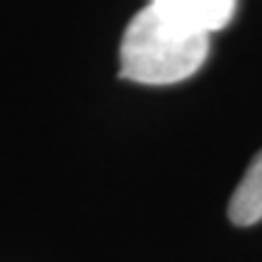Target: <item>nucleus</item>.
I'll list each match as a JSON object with an SVG mask.
<instances>
[{
  "label": "nucleus",
  "instance_id": "7ed1b4c3",
  "mask_svg": "<svg viewBox=\"0 0 262 262\" xmlns=\"http://www.w3.org/2000/svg\"><path fill=\"white\" fill-rule=\"evenodd\" d=\"M228 219L235 226H253L262 221V150L255 153L253 163L248 165L231 196Z\"/></svg>",
  "mask_w": 262,
  "mask_h": 262
},
{
  "label": "nucleus",
  "instance_id": "f257e3e1",
  "mask_svg": "<svg viewBox=\"0 0 262 262\" xmlns=\"http://www.w3.org/2000/svg\"><path fill=\"white\" fill-rule=\"evenodd\" d=\"M206 54L209 34L182 27L146 5L124 29L119 73L141 85H172L194 75L204 66Z\"/></svg>",
  "mask_w": 262,
  "mask_h": 262
},
{
  "label": "nucleus",
  "instance_id": "f03ea898",
  "mask_svg": "<svg viewBox=\"0 0 262 262\" xmlns=\"http://www.w3.org/2000/svg\"><path fill=\"white\" fill-rule=\"evenodd\" d=\"M148 5L182 27L211 34L233 19L238 0H150Z\"/></svg>",
  "mask_w": 262,
  "mask_h": 262
}]
</instances>
